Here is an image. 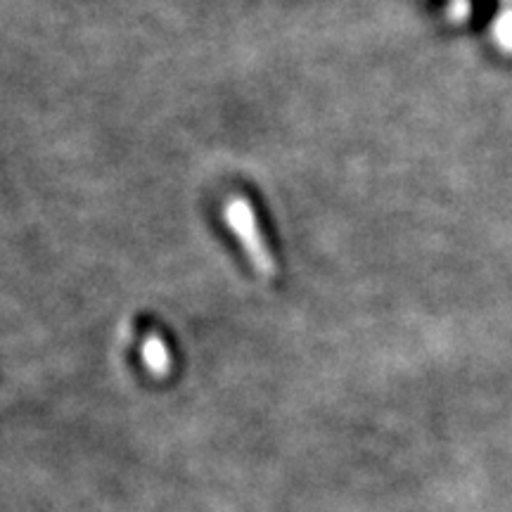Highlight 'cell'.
<instances>
[{"mask_svg":"<svg viewBox=\"0 0 512 512\" xmlns=\"http://www.w3.org/2000/svg\"><path fill=\"white\" fill-rule=\"evenodd\" d=\"M143 361L150 373L155 375H166L174 366V361H171V351L166 349L164 339L159 335H147L145 342H143Z\"/></svg>","mask_w":512,"mask_h":512,"instance_id":"obj_2","label":"cell"},{"mask_svg":"<svg viewBox=\"0 0 512 512\" xmlns=\"http://www.w3.org/2000/svg\"><path fill=\"white\" fill-rule=\"evenodd\" d=\"M223 221L233 230L235 238L240 240L242 249H245L247 259L264 278H273L275 275V259L268 249L264 235H261L259 221H256L254 207L247 197L235 195L233 200L223 204Z\"/></svg>","mask_w":512,"mask_h":512,"instance_id":"obj_1","label":"cell"}]
</instances>
